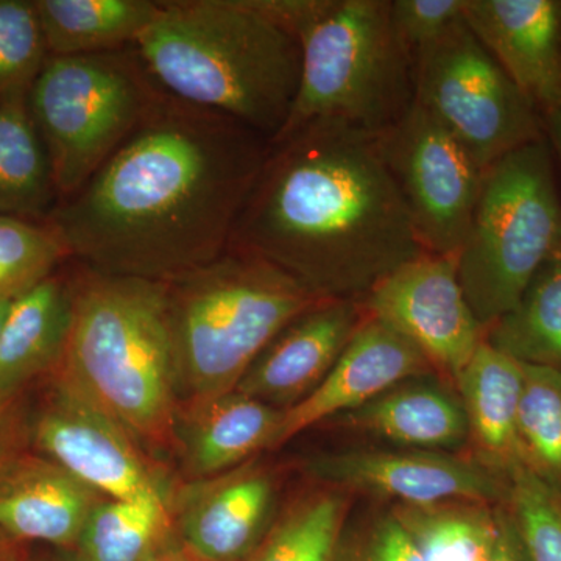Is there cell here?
<instances>
[{"label":"cell","instance_id":"cell-17","mask_svg":"<svg viewBox=\"0 0 561 561\" xmlns=\"http://www.w3.org/2000/svg\"><path fill=\"white\" fill-rule=\"evenodd\" d=\"M465 22L540 114L561 106V0H465Z\"/></svg>","mask_w":561,"mask_h":561},{"label":"cell","instance_id":"cell-1","mask_svg":"<svg viewBox=\"0 0 561 561\" xmlns=\"http://www.w3.org/2000/svg\"><path fill=\"white\" fill-rule=\"evenodd\" d=\"M268 150L260 133L162 91L47 224L84 271L169 283L230 249Z\"/></svg>","mask_w":561,"mask_h":561},{"label":"cell","instance_id":"cell-16","mask_svg":"<svg viewBox=\"0 0 561 561\" xmlns=\"http://www.w3.org/2000/svg\"><path fill=\"white\" fill-rule=\"evenodd\" d=\"M275 482L245 463L175 494L176 535L203 561H245L272 527Z\"/></svg>","mask_w":561,"mask_h":561},{"label":"cell","instance_id":"cell-25","mask_svg":"<svg viewBox=\"0 0 561 561\" xmlns=\"http://www.w3.org/2000/svg\"><path fill=\"white\" fill-rule=\"evenodd\" d=\"M502 508L481 501L400 504L393 515L423 561H486L500 537Z\"/></svg>","mask_w":561,"mask_h":561},{"label":"cell","instance_id":"cell-3","mask_svg":"<svg viewBox=\"0 0 561 561\" xmlns=\"http://www.w3.org/2000/svg\"><path fill=\"white\" fill-rule=\"evenodd\" d=\"M135 47L154 83L181 102L224 114L271 142L289 119L300 41L262 0H162Z\"/></svg>","mask_w":561,"mask_h":561},{"label":"cell","instance_id":"cell-21","mask_svg":"<svg viewBox=\"0 0 561 561\" xmlns=\"http://www.w3.org/2000/svg\"><path fill=\"white\" fill-rule=\"evenodd\" d=\"M434 381V376L409 379L330 421L409 449L445 453L460 448L470 437L463 404L460 397Z\"/></svg>","mask_w":561,"mask_h":561},{"label":"cell","instance_id":"cell-9","mask_svg":"<svg viewBox=\"0 0 561 561\" xmlns=\"http://www.w3.org/2000/svg\"><path fill=\"white\" fill-rule=\"evenodd\" d=\"M415 102L459 140L483 172L542 138L540 111L461 20L413 57Z\"/></svg>","mask_w":561,"mask_h":561},{"label":"cell","instance_id":"cell-15","mask_svg":"<svg viewBox=\"0 0 561 561\" xmlns=\"http://www.w3.org/2000/svg\"><path fill=\"white\" fill-rule=\"evenodd\" d=\"M367 317L357 301H321L291 320L250 365L236 391L287 411L319 389Z\"/></svg>","mask_w":561,"mask_h":561},{"label":"cell","instance_id":"cell-31","mask_svg":"<svg viewBox=\"0 0 561 561\" xmlns=\"http://www.w3.org/2000/svg\"><path fill=\"white\" fill-rule=\"evenodd\" d=\"M47 58L35 0H0V105L27 102Z\"/></svg>","mask_w":561,"mask_h":561},{"label":"cell","instance_id":"cell-14","mask_svg":"<svg viewBox=\"0 0 561 561\" xmlns=\"http://www.w3.org/2000/svg\"><path fill=\"white\" fill-rule=\"evenodd\" d=\"M434 375V365L419 346L367 313L319 389L284 411L272 448L367 404L398 383Z\"/></svg>","mask_w":561,"mask_h":561},{"label":"cell","instance_id":"cell-41","mask_svg":"<svg viewBox=\"0 0 561 561\" xmlns=\"http://www.w3.org/2000/svg\"><path fill=\"white\" fill-rule=\"evenodd\" d=\"M25 561H49V560H35V559H32V557H28V559Z\"/></svg>","mask_w":561,"mask_h":561},{"label":"cell","instance_id":"cell-24","mask_svg":"<svg viewBox=\"0 0 561 561\" xmlns=\"http://www.w3.org/2000/svg\"><path fill=\"white\" fill-rule=\"evenodd\" d=\"M60 202L27 102L0 105V216L47 221Z\"/></svg>","mask_w":561,"mask_h":561},{"label":"cell","instance_id":"cell-40","mask_svg":"<svg viewBox=\"0 0 561 561\" xmlns=\"http://www.w3.org/2000/svg\"><path fill=\"white\" fill-rule=\"evenodd\" d=\"M11 301H0V331H2L3 320H5L7 312H9Z\"/></svg>","mask_w":561,"mask_h":561},{"label":"cell","instance_id":"cell-2","mask_svg":"<svg viewBox=\"0 0 561 561\" xmlns=\"http://www.w3.org/2000/svg\"><path fill=\"white\" fill-rule=\"evenodd\" d=\"M230 249L271 262L321 301L357 302L426 253L376 136L334 121L272 140Z\"/></svg>","mask_w":561,"mask_h":561},{"label":"cell","instance_id":"cell-6","mask_svg":"<svg viewBox=\"0 0 561 561\" xmlns=\"http://www.w3.org/2000/svg\"><path fill=\"white\" fill-rule=\"evenodd\" d=\"M180 404L236 390L283 328L321 300L271 262L228 249L169 280Z\"/></svg>","mask_w":561,"mask_h":561},{"label":"cell","instance_id":"cell-30","mask_svg":"<svg viewBox=\"0 0 561 561\" xmlns=\"http://www.w3.org/2000/svg\"><path fill=\"white\" fill-rule=\"evenodd\" d=\"M69 261L47 221L0 216V301L14 300Z\"/></svg>","mask_w":561,"mask_h":561},{"label":"cell","instance_id":"cell-18","mask_svg":"<svg viewBox=\"0 0 561 561\" xmlns=\"http://www.w3.org/2000/svg\"><path fill=\"white\" fill-rule=\"evenodd\" d=\"M102 500L99 491L28 448L0 470V530L70 553Z\"/></svg>","mask_w":561,"mask_h":561},{"label":"cell","instance_id":"cell-22","mask_svg":"<svg viewBox=\"0 0 561 561\" xmlns=\"http://www.w3.org/2000/svg\"><path fill=\"white\" fill-rule=\"evenodd\" d=\"M456 382L482 465L511 483L513 472L524 467L518 438L522 364L485 341Z\"/></svg>","mask_w":561,"mask_h":561},{"label":"cell","instance_id":"cell-38","mask_svg":"<svg viewBox=\"0 0 561 561\" xmlns=\"http://www.w3.org/2000/svg\"><path fill=\"white\" fill-rule=\"evenodd\" d=\"M31 557L27 542L0 530V561H25Z\"/></svg>","mask_w":561,"mask_h":561},{"label":"cell","instance_id":"cell-13","mask_svg":"<svg viewBox=\"0 0 561 561\" xmlns=\"http://www.w3.org/2000/svg\"><path fill=\"white\" fill-rule=\"evenodd\" d=\"M308 471L332 489L365 491L411 505L448 501L502 505L511 485L485 465L420 449L324 454L309 461Z\"/></svg>","mask_w":561,"mask_h":561},{"label":"cell","instance_id":"cell-4","mask_svg":"<svg viewBox=\"0 0 561 561\" xmlns=\"http://www.w3.org/2000/svg\"><path fill=\"white\" fill-rule=\"evenodd\" d=\"M55 373L90 394L142 448H175L180 397L168 283L79 267L72 328Z\"/></svg>","mask_w":561,"mask_h":561},{"label":"cell","instance_id":"cell-10","mask_svg":"<svg viewBox=\"0 0 561 561\" xmlns=\"http://www.w3.org/2000/svg\"><path fill=\"white\" fill-rule=\"evenodd\" d=\"M31 415V449L111 500L172 508L175 494L138 440L60 373Z\"/></svg>","mask_w":561,"mask_h":561},{"label":"cell","instance_id":"cell-12","mask_svg":"<svg viewBox=\"0 0 561 561\" xmlns=\"http://www.w3.org/2000/svg\"><path fill=\"white\" fill-rule=\"evenodd\" d=\"M360 305L419 346L435 370L454 381L485 342L486 332L461 289L456 256L423 253L405 262Z\"/></svg>","mask_w":561,"mask_h":561},{"label":"cell","instance_id":"cell-39","mask_svg":"<svg viewBox=\"0 0 561 561\" xmlns=\"http://www.w3.org/2000/svg\"><path fill=\"white\" fill-rule=\"evenodd\" d=\"M146 561H203L201 557L195 556L194 552L187 548L184 542L180 541V538H176L175 541H172L171 545L162 548L161 551L151 556L150 559Z\"/></svg>","mask_w":561,"mask_h":561},{"label":"cell","instance_id":"cell-37","mask_svg":"<svg viewBox=\"0 0 561 561\" xmlns=\"http://www.w3.org/2000/svg\"><path fill=\"white\" fill-rule=\"evenodd\" d=\"M542 128H545V136L551 146L553 160H556L557 172L561 179V106L542 114Z\"/></svg>","mask_w":561,"mask_h":561},{"label":"cell","instance_id":"cell-36","mask_svg":"<svg viewBox=\"0 0 561 561\" xmlns=\"http://www.w3.org/2000/svg\"><path fill=\"white\" fill-rule=\"evenodd\" d=\"M486 561H531L505 504L502 508L500 537Z\"/></svg>","mask_w":561,"mask_h":561},{"label":"cell","instance_id":"cell-23","mask_svg":"<svg viewBox=\"0 0 561 561\" xmlns=\"http://www.w3.org/2000/svg\"><path fill=\"white\" fill-rule=\"evenodd\" d=\"M49 57L135 46L161 11L157 0H35Z\"/></svg>","mask_w":561,"mask_h":561},{"label":"cell","instance_id":"cell-29","mask_svg":"<svg viewBox=\"0 0 561 561\" xmlns=\"http://www.w3.org/2000/svg\"><path fill=\"white\" fill-rule=\"evenodd\" d=\"M522 367L518 438L523 463L561 496V371L538 365Z\"/></svg>","mask_w":561,"mask_h":561},{"label":"cell","instance_id":"cell-7","mask_svg":"<svg viewBox=\"0 0 561 561\" xmlns=\"http://www.w3.org/2000/svg\"><path fill=\"white\" fill-rule=\"evenodd\" d=\"M560 245L559 172L542 136L483 172L474 216L456 256L461 289L485 332L515 308Z\"/></svg>","mask_w":561,"mask_h":561},{"label":"cell","instance_id":"cell-27","mask_svg":"<svg viewBox=\"0 0 561 561\" xmlns=\"http://www.w3.org/2000/svg\"><path fill=\"white\" fill-rule=\"evenodd\" d=\"M176 538L172 508L105 497L84 524L69 561H146Z\"/></svg>","mask_w":561,"mask_h":561},{"label":"cell","instance_id":"cell-33","mask_svg":"<svg viewBox=\"0 0 561 561\" xmlns=\"http://www.w3.org/2000/svg\"><path fill=\"white\" fill-rule=\"evenodd\" d=\"M391 22L415 57L465 18V0H390Z\"/></svg>","mask_w":561,"mask_h":561},{"label":"cell","instance_id":"cell-32","mask_svg":"<svg viewBox=\"0 0 561 561\" xmlns=\"http://www.w3.org/2000/svg\"><path fill=\"white\" fill-rule=\"evenodd\" d=\"M507 511L531 561H561V496L526 467L511 476Z\"/></svg>","mask_w":561,"mask_h":561},{"label":"cell","instance_id":"cell-11","mask_svg":"<svg viewBox=\"0 0 561 561\" xmlns=\"http://www.w3.org/2000/svg\"><path fill=\"white\" fill-rule=\"evenodd\" d=\"M376 140L420 245L426 253L457 256L481 192L478 162L416 102Z\"/></svg>","mask_w":561,"mask_h":561},{"label":"cell","instance_id":"cell-26","mask_svg":"<svg viewBox=\"0 0 561 561\" xmlns=\"http://www.w3.org/2000/svg\"><path fill=\"white\" fill-rule=\"evenodd\" d=\"M485 341L522 364L561 371V245L535 273L515 308L486 330Z\"/></svg>","mask_w":561,"mask_h":561},{"label":"cell","instance_id":"cell-8","mask_svg":"<svg viewBox=\"0 0 561 561\" xmlns=\"http://www.w3.org/2000/svg\"><path fill=\"white\" fill-rule=\"evenodd\" d=\"M161 94L135 46L47 58L27 108L60 201L90 181Z\"/></svg>","mask_w":561,"mask_h":561},{"label":"cell","instance_id":"cell-28","mask_svg":"<svg viewBox=\"0 0 561 561\" xmlns=\"http://www.w3.org/2000/svg\"><path fill=\"white\" fill-rule=\"evenodd\" d=\"M346 511L343 490L330 486L308 494L272 524L245 561H334Z\"/></svg>","mask_w":561,"mask_h":561},{"label":"cell","instance_id":"cell-34","mask_svg":"<svg viewBox=\"0 0 561 561\" xmlns=\"http://www.w3.org/2000/svg\"><path fill=\"white\" fill-rule=\"evenodd\" d=\"M334 561H423L393 512L375 516L353 534L343 529Z\"/></svg>","mask_w":561,"mask_h":561},{"label":"cell","instance_id":"cell-19","mask_svg":"<svg viewBox=\"0 0 561 561\" xmlns=\"http://www.w3.org/2000/svg\"><path fill=\"white\" fill-rule=\"evenodd\" d=\"M284 411L232 390L181 402L175 448L195 481L216 478L271 448Z\"/></svg>","mask_w":561,"mask_h":561},{"label":"cell","instance_id":"cell-35","mask_svg":"<svg viewBox=\"0 0 561 561\" xmlns=\"http://www.w3.org/2000/svg\"><path fill=\"white\" fill-rule=\"evenodd\" d=\"M31 415L24 394L0 393V470L31 448Z\"/></svg>","mask_w":561,"mask_h":561},{"label":"cell","instance_id":"cell-20","mask_svg":"<svg viewBox=\"0 0 561 561\" xmlns=\"http://www.w3.org/2000/svg\"><path fill=\"white\" fill-rule=\"evenodd\" d=\"M62 267L10 302L0 331L2 394H25L33 382L50 378L61 365L77 289V275H62Z\"/></svg>","mask_w":561,"mask_h":561},{"label":"cell","instance_id":"cell-5","mask_svg":"<svg viewBox=\"0 0 561 561\" xmlns=\"http://www.w3.org/2000/svg\"><path fill=\"white\" fill-rule=\"evenodd\" d=\"M262 3L301 46L300 88L276 138L313 121L379 136L412 108L413 57L394 31L390 0Z\"/></svg>","mask_w":561,"mask_h":561}]
</instances>
